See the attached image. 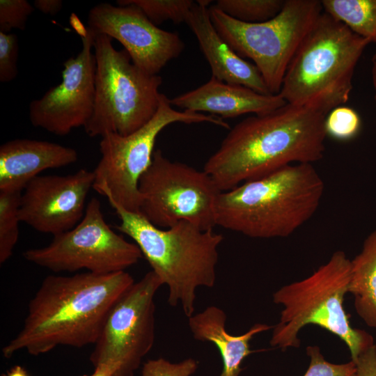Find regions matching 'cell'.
I'll return each instance as SVG.
<instances>
[{
  "instance_id": "cell-34",
  "label": "cell",
  "mask_w": 376,
  "mask_h": 376,
  "mask_svg": "<svg viewBox=\"0 0 376 376\" xmlns=\"http://www.w3.org/2000/svg\"><path fill=\"white\" fill-rule=\"evenodd\" d=\"M4 376H28L25 370L20 366L12 368Z\"/></svg>"
},
{
  "instance_id": "cell-9",
  "label": "cell",
  "mask_w": 376,
  "mask_h": 376,
  "mask_svg": "<svg viewBox=\"0 0 376 376\" xmlns=\"http://www.w3.org/2000/svg\"><path fill=\"white\" fill-rule=\"evenodd\" d=\"M174 123H210L230 129L219 116L173 109L162 93L158 109L146 124L126 136L107 133L101 136L93 189L130 211L139 212V180L152 162L158 134Z\"/></svg>"
},
{
  "instance_id": "cell-10",
  "label": "cell",
  "mask_w": 376,
  "mask_h": 376,
  "mask_svg": "<svg viewBox=\"0 0 376 376\" xmlns=\"http://www.w3.org/2000/svg\"><path fill=\"white\" fill-rule=\"evenodd\" d=\"M141 212L160 228H169L181 221L203 230L216 224V206L221 192L203 169L173 162L160 149L139 180Z\"/></svg>"
},
{
  "instance_id": "cell-4",
  "label": "cell",
  "mask_w": 376,
  "mask_h": 376,
  "mask_svg": "<svg viewBox=\"0 0 376 376\" xmlns=\"http://www.w3.org/2000/svg\"><path fill=\"white\" fill-rule=\"evenodd\" d=\"M120 224L115 228L130 237L152 271L168 288L170 306H180L189 318L194 314L196 290L212 288L217 279L221 234L181 221L160 228L141 212L130 211L107 197Z\"/></svg>"
},
{
  "instance_id": "cell-23",
  "label": "cell",
  "mask_w": 376,
  "mask_h": 376,
  "mask_svg": "<svg viewBox=\"0 0 376 376\" xmlns=\"http://www.w3.org/2000/svg\"><path fill=\"white\" fill-rule=\"evenodd\" d=\"M284 3L285 0H218L214 6L240 22L259 23L277 15Z\"/></svg>"
},
{
  "instance_id": "cell-14",
  "label": "cell",
  "mask_w": 376,
  "mask_h": 376,
  "mask_svg": "<svg viewBox=\"0 0 376 376\" xmlns=\"http://www.w3.org/2000/svg\"><path fill=\"white\" fill-rule=\"evenodd\" d=\"M87 21L95 34L122 44L132 63L149 75H158L185 48L178 33L159 28L133 4L99 3L91 8Z\"/></svg>"
},
{
  "instance_id": "cell-33",
  "label": "cell",
  "mask_w": 376,
  "mask_h": 376,
  "mask_svg": "<svg viewBox=\"0 0 376 376\" xmlns=\"http://www.w3.org/2000/svg\"><path fill=\"white\" fill-rule=\"evenodd\" d=\"M370 76L374 90V100L376 102V50L371 58Z\"/></svg>"
},
{
  "instance_id": "cell-6",
  "label": "cell",
  "mask_w": 376,
  "mask_h": 376,
  "mask_svg": "<svg viewBox=\"0 0 376 376\" xmlns=\"http://www.w3.org/2000/svg\"><path fill=\"white\" fill-rule=\"evenodd\" d=\"M350 275L351 260L344 251H336L308 277L278 289L272 299L283 309L279 322L273 327L270 345L283 350L299 347L300 331L315 324L338 337L354 362L373 346V337L353 327L344 308Z\"/></svg>"
},
{
  "instance_id": "cell-32",
  "label": "cell",
  "mask_w": 376,
  "mask_h": 376,
  "mask_svg": "<svg viewBox=\"0 0 376 376\" xmlns=\"http://www.w3.org/2000/svg\"><path fill=\"white\" fill-rule=\"evenodd\" d=\"M80 376H113V372L108 366L98 365L95 367L94 372L91 375H83Z\"/></svg>"
},
{
  "instance_id": "cell-28",
  "label": "cell",
  "mask_w": 376,
  "mask_h": 376,
  "mask_svg": "<svg viewBox=\"0 0 376 376\" xmlns=\"http://www.w3.org/2000/svg\"><path fill=\"white\" fill-rule=\"evenodd\" d=\"M197 368L198 361L192 358L177 363L159 358L143 363L141 376H191Z\"/></svg>"
},
{
  "instance_id": "cell-16",
  "label": "cell",
  "mask_w": 376,
  "mask_h": 376,
  "mask_svg": "<svg viewBox=\"0 0 376 376\" xmlns=\"http://www.w3.org/2000/svg\"><path fill=\"white\" fill-rule=\"evenodd\" d=\"M210 2H194L185 23L198 40L210 66L212 77L228 84L248 87L261 94L272 95L256 65L240 57L218 33L210 17Z\"/></svg>"
},
{
  "instance_id": "cell-31",
  "label": "cell",
  "mask_w": 376,
  "mask_h": 376,
  "mask_svg": "<svg viewBox=\"0 0 376 376\" xmlns=\"http://www.w3.org/2000/svg\"><path fill=\"white\" fill-rule=\"evenodd\" d=\"M33 6L45 15H55L62 9L63 1L61 0H35Z\"/></svg>"
},
{
  "instance_id": "cell-29",
  "label": "cell",
  "mask_w": 376,
  "mask_h": 376,
  "mask_svg": "<svg viewBox=\"0 0 376 376\" xmlns=\"http://www.w3.org/2000/svg\"><path fill=\"white\" fill-rule=\"evenodd\" d=\"M19 45L15 33L0 31V81L7 83L17 75Z\"/></svg>"
},
{
  "instance_id": "cell-5",
  "label": "cell",
  "mask_w": 376,
  "mask_h": 376,
  "mask_svg": "<svg viewBox=\"0 0 376 376\" xmlns=\"http://www.w3.org/2000/svg\"><path fill=\"white\" fill-rule=\"evenodd\" d=\"M369 44L322 12L292 58L279 94L288 104L327 116L348 101L357 65Z\"/></svg>"
},
{
  "instance_id": "cell-18",
  "label": "cell",
  "mask_w": 376,
  "mask_h": 376,
  "mask_svg": "<svg viewBox=\"0 0 376 376\" xmlns=\"http://www.w3.org/2000/svg\"><path fill=\"white\" fill-rule=\"evenodd\" d=\"M78 153L58 143L16 139L0 146V191H22L26 185L45 170L72 164Z\"/></svg>"
},
{
  "instance_id": "cell-20",
  "label": "cell",
  "mask_w": 376,
  "mask_h": 376,
  "mask_svg": "<svg viewBox=\"0 0 376 376\" xmlns=\"http://www.w3.org/2000/svg\"><path fill=\"white\" fill-rule=\"evenodd\" d=\"M348 293L364 323L376 329V230L365 239L361 251L351 260Z\"/></svg>"
},
{
  "instance_id": "cell-7",
  "label": "cell",
  "mask_w": 376,
  "mask_h": 376,
  "mask_svg": "<svg viewBox=\"0 0 376 376\" xmlns=\"http://www.w3.org/2000/svg\"><path fill=\"white\" fill-rule=\"evenodd\" d=\"M112 38L95 34V95L91 118L84 126L91 137L107 133L128 135L156 113L162 79L136 66L128 53L116 49Z\"/></svg>"
},
{
  "instance_id": "cell-8",
  "label": "cell",
  "mask_w": 376,
  "mask_h": 376,
  "mask_svg": "<svg viewBox=\"0 0 376 376\" xmlns=\"http://www.w3.org/2000/svg\"><path fill=\"white\" fill-rule=\"evenodd\" d=\"M322 12L321 1L285 0L274 17L246 23L227 15L214 5L209 7L218 33L240 57L253 61L272 95L279 93L292 58Z\"/></svg>"
},
{
  "instance_id": "cell-12",
  "label": "cell",
  "mask_w": 376,
  "mask_h": 376,
  "mask_svg": "<svg viewBox=\"0 0 376 376\" xmlns=\"http://www.w3.org/2000/svg\"><path fill=\"white\" fill-rule=\"evenodd\" d=\"M163 285L151 270L135 283L109 312L90 361L106 365L113 376H134L155 338V297Z\"/></svg>"
},
{
  "instance_id": "cell-13",
  "label": "cell",
  "mask_w": 376,
  "mask_h": 376,
  "mask_svg": "<svg viewBox=\"0 0 376 376\" xmlns=\"http://www.w3.org/2000/svg\"><path fill=\"white\" fill-rule=\"evenodd\" d=\"M95 36L89 28L84 29L81 50L63 63L61 82L30 102L29 116L33 126L65 136L87 124L95 104Z\"/></svg>"
},
{
  "instance_id": "cell-3",
  "label": "cell",
  "mask_w": 376,
  "mask_h": 376,
  "mask_svg": "<svg viewBox=\"0 0 376 376\" xmlns=\"http://www.w3.org/2000/svg\"><path fill=\"white\" fill-rule=\"evenodd\" d=\"M324 182L312 164H294L219 195L216 224L251 238L286 237L317 211Z\"/></svg>"
},
{
  "instance_id": "cell-21",
  "label": "cell",
  "mask_w": 376,
  "mask_h": 376,
  "mask_svg": "<svg viewBox=\"0 0 376 376\" xmlns=\"http://www.w3.org/2000/svg\"><path fill=\"white\" fill-rule=\"evenodd\" d=\"M323 12L357 36L376 43V0H322Z\"/></svg>"
},
{
  "instance_id": "cell-11",
  "label": "cell",
  "mask_w": 376,
  "mask_h": 376,
  "mask_svg": "<svg viewBox=\"0 0 376 376\" xmlns=\"http://www.w3.org/2000/svg\"><path fill=\"white\" fill-rule=\"evenodd\" d=\"M29 262L54 272L106 274L125 271L143 257L139 247L106 222L100 201L91 198L82 219L72 229L53 236L43 247L23 253Z\"/></svg>"
},
{
  "instance_id": "cell-35",
  "label": "cell",
  "mask_w": 376,
  "mask_h": 376,
  "mask_svg": "<svg viewBox=\"0 0 376 376\" xmlns=\"http://www.w3.org/2000/svg\"><path fill=\"white\" fill-rule=\"evenodd\" d=\"M375 346H376V344H375Z\"/></svg>"
},
{
  "instance_id": "cell-27",
  "label": "cell",
  "mask_w": 376,
  "mask_h": 376,
  "mask_svg": "<svg viewBox=\"0 0 376 376\" xmlns=\"http://www.w3.org/2000/svg\"><path fill=\"white\" fill-rule=\"evenodd\" d=\"M35 8L26 0H0V31H23Z\"/></svg>"
},
{
  "instance_id": "cell-24",
  "label": "cell",
  "mask_w": 376,
  "mask_h": 376,
  "mask_svg": "<svg viewBox=\"0 0 376 376\" xmlns=\"http://www.w3.org/2000/svg\"><path fill=\"white\" fill-rule=\"evenodd\" d=\"M118 5L133 4L139 7L155 25L170 20L185 22L194 4L191 0H119Z\"/></svg>"
},
{
  "instance_id": "cell-17",
  "label": "cell",
  "mask_w": 376,
  "mask_h": 376,
  "mask_svg": "<svg viewBox=\"0 0 376 376\" xmlns=\"http://www.w3.org/2000/svg\"><path fill=\"white\" fill-rule=\"evenodd\" d=\"M173 107L196 113L208 112L221 118L246 113L260 115L287 104L281 95H265L248 87L231 84L213 77L199 87L170 100Z\"/></svg>"
},
{
  "instance_id": "cell-22",
  "label": "cell",
  "mask_w": 376,
  "mask_h": 376,
  "mask_svg": "<svg viewBox=\"0 0 376 376\" xmlns=\"http://www.w3.org/2000/svg\"><path fill=\"white\" fill-rule=\"evenodd\" d=\"M22 191H0V263L12 256L19 237Z\"/></svg>"
},
{
  "instance_id": "cell-2",
  "label": "cell",
  "mask_w": 376,
  "mask_h": 376,
  "mask_svg": "<svg viewBox=\"0 0 376 376\" xmlns=\"http://www.w3.org/2000/svg\"><path fill=\"white\" fill-rule=\"evenodd\" d=\"M326 116L288 103L251 116L230 129L203 170L226 191L290 164H313L324 156Z\"/></svg>"
},
{
  "instance_id": "cell-26",
  "label": "cell",
  "mask_w": 376,
  "mask_h": 376,
  "mask_svg": "<svg viewBox=\"0 0 376 376\" xmlns=\"http://www.w3.org/2000/svg\"><path fill=\"white\" fill-rule=\"evenodd\" d=\"M310 359L309 366L303 376H357V367L353 361L344 363L327 361L317 345L306 347Z\"/></svg>"
},
{
  "instance_id": "cell-30",
  "label": "cell",
  "mask_w": 376,
  "mask_h": 376,
  "mask_svg": "<svg viewBox=\"0 0 376 376\" xmlns=\"http://www.w3.org/2000/svg\"><path fill=\"white\" fill-rule=\"evenodd\" d=\"M357 376H376L375 344L362 353L354 361Z\"/></svg>"
},
{
  "instance_id": "cell-1",
  "label": "cell",
  "mask_w": 376,
  "mask_h": 376,
  "mask_svg": "<svg viewBox=\"0 0 376 376\" xmlns=\"http://www.w3.org/2000/svg\"><path fill=\"white\" fill-rule=\"evenodd\" d=\"M134 283L126 271L46 276L29 303L20 331L3 347V357L94 345L109 312Z\"/></svg>"
},
{
  "instance_id": "cell-15",
  "label": "cell",
  "mask_w": 376,
  "mask_h": 376,
  "mask_svg": "<svg viewBox=\"0 0 376 376\" xmlns=\"http://www.w3.org/2000/svg\"><path fill=\"white\" fill-rule=\"evenodd\" d=\"M94 182L93 171L86 169L65 175H38L22 191L21 222L53 236L72 229L84 215Z\"/></svg>"
},
{
  "instance_id": "cell-25",
  "label": "cell",
  "mask_w": 376,
  "mask_h": 376,
  "mask_svg": "<svg viewBox=\"0 0 376 376\" xmlns=\"http://www.w3.org/2000/svg\"><path fill=\"white\" fill-rule=\"evenodd\" d=\"M361 120L358 113L349 107L339 106L326 116L324 128L327 136L345 141L354 138L359 132Z\"/></svg>"
},
{
  "instance_id": "cell-19",
  "label": "cell",
  "mask_w": 376,
  "mask_h": 376,
  "mask_svg": "<svg viewBox=\"0 0 376 376\" xmlns=\"http://www.w3.org/2000/svg\"><path fill=\"white\" fill-rule=\"evenodd\" d=\"M188 319L194 339L212 343L219 350L223 362L219 376H239L243 361L253 352L250 348L251 339L272 328L265 324L256 323L241 335H232L226 328V313L216 306H209Z\"/></svg>"
}]
</instances>
